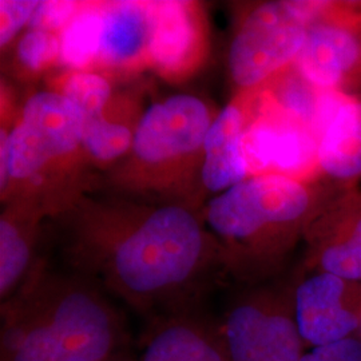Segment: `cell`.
<instances>
[{"instance_id": "obj_25", "label": "cell", "mask_w": 361, "mask_h": 361, "mask_svg": "<svg viewBox=\"0 0 361 361\" xmlns=\"http://www.w3.org/2000/svg\"><path fill=\"white\" fill-rule=\"evenodd\" d=\"M10 183V149H8V133L1 130L0 134V186L1 192Z\"/></svg>"}, {"instance_id": "obj_21", "label": "cell", "mask_w": 361, "mask_h": 361, "mask_svg": "<svg viewBox=\"0 0 361 361\" xmlns=\"http://www.w3.org/2000/svg\"><path fill=\"white\" fill-rule=\"evenodd\" d=\"M61 58V39L47 31L28 30L18 44V59L31 71H40Z\"/></svg>"}, {"instance_id": "obj_13", "label": "cell", "mask_w": 361, "mask_h": 361, "mask_svg": "<svg viewBox=\"0 0 361 361\" xmlns=\"http://www.w3.org/2000/svg\"><path fill=\"white\" fill-rule=\"evenodd\" d=\"M258 89L238 92L232 104L214 116L207 131L201 178L213 193H224L249 178L243 138L257 104Z\"/></svg>"}, {"instance_id": "obj_3", "label": "cell", "mask_w": 361, "mask_h": 361, "mask_svg": "<svg viewBox=\"0 0 361 361\" xmlns=\"http://www.w3.org/2000/svg\"><path fill=\"white\" fill-rule=\"evenodd\" d=\"M336 186L281 174L249 177L210 200L207 225L229 274L245 285L279 277Z\"/></svg>"}, {"instance_id": "obj_26", "label": "cell", "mask_w": 361, "mask_h": 361, "mask_svg": "<svg viewBox=\"0 0 361 361\" xmlns=\"http://www.w3.org/2000/svg\"><path fill=\"white\" fill-rule=\"evenodd\" d=\"M110 361H137L133 360V359H129L128 356H125V355H122V356H119V357H116V359H113V360Z\"/></svg>"}, {"instance_id": "obj_27", "label": "cell", "mask_w": 361, "mask_h": 361, "mask_svg": "<svg viewBox=\"0 0 361 361\" xmlns=\"http://www.w3.org/2000/svg\"><path fill=\"white\" fill-rule=\"evenodd\" d=\"M360 337H361V335H360Z\"/></svg>"}, {"instance_id": "obj_2", "label": "cell", "mask_w": 361, "mask_h": 361, "mask_svg": "<svg viewBox=\"0 0 361 361\" xmlns=\"http://www.w3.org/2000/svg\"><path fill=\"white\" fill-rule=\"evenodd\" d=\"M0 361H110L129 343L119 312L85 276L35 268L1 302Z\"/></svg>"}, {"instance_id": "obj_14", "label": "cell", "mask_w": 361, "mask_h": 361, "mask_svg": "<svg viewBox=\"0 0 361 361\" xmlns=\"http://www.w3.org/2000/svg\"><path fill=\"white\" fill-rule=\"evenodd\" d=\"M317 165L336 188L361 186V97L338 95L317 135Z\"/></svg>"}, {"instance_id": "obj_23", "label": "cell", "mask_w": 361, "mask_h": 361, "mask_svg": "<svg viewBox=\"0 0 361 361\" xmlns=\"http://www.w3.org/2000/svg\"><path fill=\"white\" fill-rule=\"evenodd\" d=\"M39 1L35 0H1L0 1V44L4 47L15 35L28 26Z\"/></svg>"}, {"instance_id": "obj_12", "label": "cell", "mask_w": 361, "mask_h": 361, "mask_svg": "<svg viewBox=\"0 0 361 361\" xmlns=\"http://www.w3.org/2000/svg\"><path fill=\"white\" fill-rule=\"evenodd\" d=\"M137 361H231L219 320L197 308L149 322Z\"/></svg>"}, {"instance_id": "obj_20", "label": "cell", "mask_w": 361, "mask_h": 361, "mask_svg": "<svg viewBox=\"0 0 361 361\" xmlns=\"http://www.w3.org/2000/svg\"><path fill=\"white\" fill-rule=\"evenodd\" d=\"M62 94L77 104L86 121L104 116V107L111 97V87L109 82L98 74L75 71L63 82Z\"/></svg>"}, {"instance_id": "obj_17", "label": "cell", "mask_w": 361, "mask_h": 361, "mask_svg": "<svg viewBox=\"0 0 361 361\" xmlns=\"http://www.w3.org/2000/svg\"><path fill=\"white\" fill-rule=\"evenodd\" d=\"M37 231L27 219L6 214L0 219V297H13L35 269Z\"/></svg>"}, {"instance_id": "obj_15", "label": "cell", "mask_w": 361, "mask_h": 361, "mask_svg": "<svg viewBox=\"0 0 361 361\" xmlns=\"http://www.w3.org/2000/svg\"><path fill=\"white\" fill-rule=\"evenodd\" d=\"M150 40L147 61L166 75L190 70L201 50V30L188 1H149Z\"/></svg>"}, {"instance_id": "obj_4", "label": "cell", "mask_w": 361, "mask_h": 361, "mask_svg": "<svg viewBox=\"0 0 361 361\" xmlns=\"http://www.w3.org/2000/svg\"><path fill=\"white\" fill-rule=\"evenodd\" d=\"M316 11L312 1H259L238 16L228 52L233 83L241 91L262 87L296 63Z\"/></svg>"}, {"instance_id": "obj_8", "label": "cell", "mask_w": 361, "mask_h": 361, "mask_svg": "<svg viewBox=\"0 0 361 361\" xmlns=\"http://www.w3.org/2000/svg\"><path fill=\"white\" fill-rule=\"evenodd\" d=\"M249 177L281 174L297 180H323L317 165V135L258 89L257 104L243 138Z\"/></svg>"}, {"instance_id": "obj_1", "label": "cell", "mask_w": 361, "mask_h": 361, "mask_svg": "<svg viewBox=\"0 0 361 361\" xmlns=\"http://www.w3.org/2000/svg\"><path fill=\"white\" fill-rule=\"evenodd\" d=\"M67 255L149 322L197 308L216 276L229 274L219 240L178 205L79 219Z\"/></svg>"}, {"instance_id": "obj_19", "label": "cell", "mask_w": 361, "mask_h": 361, "mask_svg": "<svg viewBox=\"0 0 361 361\" xmlns=\"http://www.w3.org/2000/svg\"><path fill=\"white\" fill-rule=\"evenodd\" d=\"M134 134L122 123L107 121L104 116L85 121L82 146L97 161L109 162L125 154L133 146Z\"/></svg>"}, {"instance_id": "obj_16", "label": "cell", "mask_w": 361, "mask_h": 361, "mask_svg": "<svg viewBox=\"0 0 361 361\" xmlns=\"http://www.w3.org/2000/svg\"><path fill=\"white\" fill-rule=\"evenodd\" d=\"M104 31L98 61L110 68H133L147 61L150 40L149 1L102 4Z\"/></svg>"}, {"instance_id": "obj_10", "label": "cell", "mask_w": 361, "mask_h": 361, "mask_svg": "<svg viewBox=\"0 0 361 361\" xmlns=\"http://www.w3.org/2000/svg\"><path fill=\"white\" fill-rule=\"evenodd\" d=\"M298 268L361 283V186L336 188L310 221Z\"/></svg>"}, {"instance_id": "obj_24", "label": "cell", "mask_w": 361, "mask_h": 361, "mask_svg": "<svg viewBox=\"0 0 361 361\" xmlns=\"http://www.w3.org/2000/svg\"><path fill=\"white\" fill-rule=\"evenodd\" d=\"M301 361H361V337L320 348L308 349Z\"/></svg>"}, {"instance_id": "obj_5", "label": "cell", "mask_w": 361, "mask_h": 361, "mask_svg": "<svg viewBox=\"0 0 361 361\" xmlns=\"http://www.w3.org/2000/svg\"><path fill=\"white\" fill-rule=\"evenodd\" d=\"M231 361H301L307 348L293 302V274L247 285L219 319Z\"/></svg>"}, {"instance_id": "obj_22", "label": "cell", "mask_w": 361, "mask_h": 361, "mask_svg": "<svg viewBox=\"0 0 361 361\" xmlns=\"http://www.w3.org/2000/svg\"><path fill=\"white\" fill-rule=\"evenodd\" d=\"M80 4L67 0L39 1V6L32 15L28 27L30 30H39L54 32L62 31L70 20L75 16Z\"/></svg>"}, {"instance_id": "obj_11", "label": "cell", "mask_w": 361, "mask_h": 361, "mask_svg": "<svg viewBox=\"0 0 361 361\" xmlns=\"http://www.w3.org/2000/svg\"><path fill=\"white\" fill-rule=\"evenodd\" d=\"M214 118L200 98L178 94L150 106L133 140L135 159L149 168H162L204 150Z\"/></svg>"}, {"instance_id": "obj_7", "label": "cell", "mask_w": 361, "mask_h": 361, "mask_svg": "<svg viewBox=\"0 0 361 361\" xmlns=\"http://www.w3.org/2000/svg\"><path fill=\"white\" fill-rule=\"evenodd\" d=\"M85 116L62 92L42 91L27 99L20 122L8 133L10 178L32 180L83 142Z\"/></svg>"}, {"instance_id": "obj_6", "label": "cell", "mask_w": 361, "mask_h": 361, "mask_svg": "<svg viewBox=\"0 0 361 361\" xmlns=\"http://www.w3.org/2000/svg\"><path fill=\"white\" fill-rule=\"evenodd\" d=\"M295 67L314 87L361 97V0H317Z\"/></svg>"}, {"instance_id": "obj_9", "label": "cell", "mask_w": 361, "mask_h": 361, "mask_svg": "<svg viewBox=\"0 0 361 361\" xmlns=\"http://www.w3.org/2000/svg\"><path fill=\"white\" fill-rule=\"evenodd\" d=\"M292 274L295 314L307 350L361 335V283L298 267Z\"/></svg>"}, {"instance_id": "obj_18", "label": "cell", "mask_w": 361, "mask_h": 361, "mask_svg": "<svg viewBox=\"0 0 361 361\" xmlns=\"http://www.w3.org/2000/svg\"><path fill=\"white\" fill-rule=\"evenodd\" d=\"M102 31V4L80 6L75 16L61 31L59 59L75 70L87 68L99 58Z\"/></svg>"}]
</instances>
